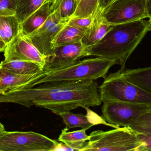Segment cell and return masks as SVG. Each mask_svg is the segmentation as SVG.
I'll use <instances>...</instances> for the list:
<instances>
[{"label":"cell","mask_w":151,"mask_h":151,"mask_svg":"<svg viewBox=\"0 0 151 151\" xmlns=\"http://www.w3.org/2000/svg\"><path fill=\"white\" fill-rule=\"evenodd\" d=\"M115 25L109 23L103 14V9L98 7L94 19L81 40L86 49L101 40Z\"/></svg>","instance_id":"5bb4252c"},{"label":"cell","mask_w":151,"mask_h":151,"mask_svg":"<svg viewBox=\"0 0 151 151\" xmlns=\"http://www.w3.org/2000/svg\"><path fill=\"white\" fill-rule=\"evenodd\" d=\"M69 19L62 18L59 3L56 9L40 27L24 37L46 58L53 49V40L66 26Z\"/></svg>","instance_id":"52a82bcc"},{"label":"cell","mask_w":151,"mask_h":151,"mask_svg":"<svg viewBox=\"0 0 151 151\" xmlns=\"http://www.w3.org/2000/svg\"><path fill=\"white\" fill-rule=\"evenodd\" d=\"M61 143L32 131L0 133V151H57Z\"/></svg>","instance_id":"8992f818"},{"label":"cell","mask_w":151,"mask_h":151,"mask_svg":"<svg viewBox=\"0 0 151 151\" xmlns=\"http://www.w3.org/2000/svg\"><path fill=\"white\" fill-rule=\"evenodd\" d=\"M147 8L149 18H150L151 17V0H147Z\"/></svg>","instance_id":"f546056e"},{"label":"cell","mask_w":151,"mask_h":151,"mask_svg":"<svg viewBox=\"0 0 151 151\" xmlns=\"http://www.w3.org/2000/svg\"><path fill=\"white\" fill-rule=\"evenodd\" d=\"M98 5L99 0H79L74 14L70 18L84 17L95 15Z\"/></svg>","instance_id":"7402d4cb"},{"label":"cell","mask_w":151,"mask_h":151,"mask_svg":"<svg viewBox=\"0 0 151 151\" xmlns=\"http://www.w3.org/2000/svg\"><path fill=\"white\" fill-rule=\"evenodd\" d=\"M45 1H46V0H45Z\"/></svg>","instance_id":"836d02e7"},{"label":"cell","mask_w":151,"mask_h":151,"mask_svg":"<svg viewBox=\"0 0 151 151\" xmlns=\"http://www.w3.org/2000/svg\"></svg>","instance_id":"e575fe53"},{"label":"cell","mask_w":151,"mask_h":151,"mask_svg":"<svg viewBox=\"0 0 151 151\" xmlns=\"http://www.w3.org/2000/svg\"><path fill=\"white\" fill-rule=\"evenodd\" d=\"M138 134L140 139L144 144L142 151H151V134Z\"/></svg>","instance_id":"4316f807"},{"label":"cell","mask_w":151,"mask_h":151,"mask_svg":"<svg viewBox=\"0 0 151 151\" xmlns=\"http://www.w3.org/2000/svg\"><path fill=\"white\" fill-rule=\"evenodd\" d=\"M16 0H0V16L16 15Z\"/></svg>","instance_id":"484cf974"},{"label":"cell","mask_w":151,"mask_h":151,"mask_svg":"<svg viewBox=\"0 0 151 151\" xmlns=\"http://www.w3.org/2000/svg\"><path fill=\"white\" fill-rule=\"evenodd\" d=\"M129 127L140 134H151V111L140 116Z\"/></svg>","instance_id":"603a6c76"},{"label":"cell","mask_w":151,"mask_h":151,"mask_svg":"<svg viewBox=\"0 0 151 151\" xmlns=\"http://www.w3.org/2000/svg\"><path fill=\"white\" fill-rule=\"evenodd\" d=\"M99 86L102 102H119L151 105V94L126 79L120 71L106 75Z\"/></svg>","instance_id":"5b68a950"},{"label":"cell","mask_w":151,"mask_h":151,"mask_svg":"<svg viewBox=\"0 0 151 151\" xmlns=\"http://www.w3.org/2000/svg\"><path fill=\"white\" fill-rule=\"evenodd\" d=\"M45 0H16V16L20 24L39 9Z\"/></svg>","instance_id":"44dd1931"},{"label":"cell","mask_w":151,"mask_h":151,"mask_svg":"<svg viewBox=\"0 0 151 151\" xmlns=\"http://www.w3.org/2000/svg\"><path fill=\"white\" fill-rule=\"evenodd\" d=\"M20 31V24L16 15L0 16V35L6 45Z\"/></svg>","instance_id":"d6986e66"},{"label":"cell","mask_w":151,"mask_h":151,"mask_svg":"<svg viewBox=\"0 0 151 151\" xmlns=\"http://www.w3.org/2000/svg\"><path fill=\"white\" fill-rule=\"evenodd\" d=\"M85 32L70 25H66L52 42L53 48L60 45L81 41Z\"/></svg>","instance_id":"ffe728a7"},{"label":"cell","mask_w":151,"mask_h":151,"mask_svg":"<svg viewBox=\"0 0 151 151\" xmlns=\"http://www.w3.org/2000/svg\"><path fill=\"white\" fill-rule=\"evenodd\" d=\"M149 19V31L151 32V17Z\"/></svg>","instance_id":"d6a6232c"},{"label":"cell","mask_w":151,"mask_h":151,"mask_svg":"<svg viewBox=\"0 0 151 151\" xmlns=\"http://www.w3.org/2000/svg\"><path fill=\"white\" fill-rule=\"evenodd\" d=\"M4 130H5V129H4V128L3 125L0 122V133Z\"/></svg>","instance_id":"4dcf8cb0"},{"label":"cell","mask_w":151,"mask_h":151,"mask_svg":"<svg viewBox=\"0 0 151 151\" xmlns=\"http://www.w3.org/2000/svg\"><path fill=\"white\" fill-rule=\"evenodd\" d=\"M86 56H88L87 49L81 41L60 45L53 48L46 57L43 71L51 72L63 69Z\"/></svg>","instance_id":"30bf717a"},{"label":"cell","mask_w":151,"mask_h":151,"mask_svg":"<svg viewBox=\"0 0 151 151\" xmlns=\"http://www.w3.org/2000/svg\"><path fill=\"white\" fill-rule=\"evenodd\" d=\"M102 118L117 128L129 127L140 116L151 111V105L119 102H104Z\"/></svg>","instance_id":"ba28073f"},{"label":"cell","mask_w":151,"mask_h":151,"mask_svg":"<svg viewBox=\"0 0 151 151\" xmlns=\"http://www.w3.org/2000/svg\"><path fill=\"white\" fill-rule=\"evenodd\" d=\"M116 64H118L116 60L99 57L78 60L63 69L51 72L44 71L42 76L35 81L34 87L51 82L95 81L105 78L109 69Z\"/></svg>","instance_id":"3957f363"},{"label":"cell","mask_w":151,"mask_h":151,"mask_svg":"<svg viewBox=\"0 0 151 151\" xmlns=\"http://www.w3.org/2000/svg\"><path fill=\"white\" fill-rule=\"evenodd\" d=\"M121 74L126 79L151 94V66L125 69Z\"/></svg>","instance_id":"2e32d148"},{"label":"cell","mask_w":151,"mask_h":151,"mask_svg":"<svg viewBox=\"0 0 151 151\" xmlns=\"http://www.w3.org/2000/svg\"><path fill=\"white\" fill-rule=\"evenodd\" d=\"M95 15V14L84 17L70 18L67 21V24L81 29L86 33L92 23Z\"/></svg>","instance_id":"d4e9b609"},{"label":"cell","mask_w":151,"mask_h":151,"mask_svg":"<svg viewBox=\"0 0 151 151\" xmlns=\"http://www.w3.org/2000/svg\"><path fill=\"white\" fill-rule=\"evenodd\" d=\"M58 3L45 1L27 19L20 24L21 33L24 36L34 32L47 20L50 15L56 9Z\"/></svg>","instance_id":"9a60e30c"},{"label":"cell","mask_w":151,"mask_h":151,"mask_svg":"<svg viewBox=\"0 0 151 151\" xmlns=\"http://www.w3.org/2000/svg\"><path fill=\"white\" fill-rule=\"evenodd\" d=\"M114 1V0H99L98 7L103 10Z\"/></svg>","instance_id":"83f0119b"},{"label":"cell","mask_w":151,"mask_h":151,"mask_svg":"<svg viewBox=\"0 0 151 151\" xmlns=\"http://www.w3.org/2000/svg\"><path fill=\"white\" fill-rule=\"evenodd\" d=\"M149 20L145 19L115 25L101 40L87 50L88 56L116 60L122 72L129 56L149 32Z\"/></svg>","instance_id":"7a4b0ae2"},{"label":"cell","mask_w":151,"mask_h":151,"mask_svg":"<svg viewBox=\"0 0 151 151\" xmlns=\"http://www.w3.org/2000/svg\"><path fill=\"white\" fill-rule=\"evenodd\" d=\"M4 61L23 60L33 62L44 68L46 57L22 34L21 31L7 45L4 51Z\"/></svg>","instance_id":"8fae6325"},{"label":"cell","mask_w":151,"mask_h":151,"mask_svg":"<svg viewBox=\"0 0 151 151\" xmlns=\"http://www.w3.org/2000/svg\"><path fill=\"white\" fill-rule=\"evenodd\" d=\"M1 103H14L28 108L35 105L59 116L79 107L99 106L102 101L95 81H65L45 82L0 95Z\"/></svg>","instance_id":"6da1fadb"},{"label":"cell","mask_w":151,"mask_h":151,"mask_svg":"<svg viewBox=\"0 0 151 151\" xmlns=\"http://www.w3.org/2000/svg\"><path fill=\"white\" fill-rule=\"evenodd\" d=\"M68 128L62 129L58 141L70 148V150L80 151L84 144L89 141L90 136L86 134V130H81L68 132Z\"/></svg>","instance_id":"e0dca14e"},{"label":"cell","mask_w":151,"mask_h":151,"mask_svg":"<svg viewBox=\"0 0 151 151\" xmlns=\"http://www.w3.org/2000/svg\"><path fill=\"white\" fill-rule=\"evenodd\" d=\"M0 67L9 72L21 75H30L43 72L40 65L29 61L23 60L2 61Z\"/></svg>","instance_id":"ac0fdd59"},{"label":"cell","mask_w":151,"mask_h":151,"mask_svg":"<svg viewBox=\"0 0 151 151\" xmlns=\"http://www.w3.org/2000/svg\"><path fill=\"white\" fill-rule=\"evenodd\" d=\"M89 136V140L80 151H142L144 146L138 133L129 127L96 130Z\"/></svg>","instance_id":"277c9868"},{"label":"cell","mask_w":151,"mask_h":151,"mask_svg":"<svg viewBox=\"0 0 151 151\" xmlns=\"http://www.w3.org/2000/svg\"><path fill=\"white\" fill-rule=\"evenodd\" d=\"M6 44L4 41L2 39L0 35V52L4 51L5 48H6Z\"/></svg>","instance_id":"f1b7e54d"},{"label":"cell","mask_w":151,"mask_h":151,"mask_svg":"<svg viewBox=\"0 0 151 151\" xmlns=\"http://www.w3.org/2000/svg\"><path fill=\"white\" fill-rule=\"evenodd\" d=\"M78 2L79 0H60V12L62 18H70L74 14Z\"/></svg>","instance_id":"cb8c5ba5"},{"label":"cell","mask_w":151,"mask_h":151,"mask_svg":"<svg viewBox=\"0 0 151 151\" xmlns=\"http://www.w3.org/2000/svg\"><path fill=\"white\" fill-rule=\"evenodd\" d=\"M87 111L86 115L81 113H74L70 111L60 113L59 116L63 119L66 127L70 129L80 128L87 130L93 126L104 125L114 128H118L115 126L107 123L102 117L89 109L88 107H83Z\"/></svg>","instance_id":"4fadbf2b"},{"label":"cell","mask_w":151,"mask_h":151,"mask_svg":"<svg viewBox=\"0 0 151 151\" xmlns=\"http://www.w3.org/2000/svg\"><path fill=\"white\" fill-rule=\"evenodd\" d=\"M103 14L114 25L149 18L147 0H114L103 10Z\"/></svg>","instance_id":"9c48e42d"},{"label":"cell","mask_w":151,"mask_h":151,"mask_svg":"<svg viewBox=\"0 0 151 151\" xmlns=\"http://www.w3.org/2000/svg\"><path fill=\"white\" fill-rule=\"evenodd\" d=\"M59 1H60V0H46L45 1H50L53 3H58Z\"/></svg>","instance_id":"1f68e13d"},{"label":"cell","mask_w":151,"mask_h":151,"mask_svg":"<svg viewBox=\"0 0 151 151\" xmlns=\"http://www.w3.org/2000/svg\"><path fill=\"white\" fill-rule=\"evenodd\" d=\"M44 74L21 75L9 72L0 67V95L34 87L35 82Z\"/></svg>","instance_id":"7c38bea8"}]
</instances>
